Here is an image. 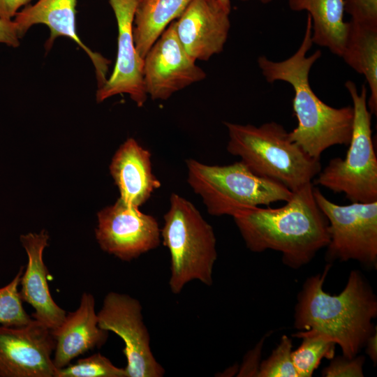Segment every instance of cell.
Here are the masks:
<instances>
[{"label":"cell","mask_w":377,"mask_h":377,"mask_svg":"<svg viewBox=\"0 0 377 377\" xmlns=\"http://www.w3.org/2000/svg\"><path fill=\"white\" fill-rule=\"evenodd\" d=\"M117 22V55L113 71L98 89L96 101L100 103L114 95L127 94L142 107L147 98L143 80V59L136 51L133 20L139 0H108Z\"/></svg>","instance_id":"obj_13"},{"label":"cell","mask_w":377,"mask_h":377,"mask_svg":"<svg viewBox=\"0 0 377 377\" xmlns=\"http://www.w3.org/2000/svg\"><path fill=\"white\" fill-rule=\"evenodd\" d=\"M32 0H0V18L13 20L20 9Z\"/></svg>","instance_id":"obj_30"},{"label":"cell","mask_w":377,"mask_h":377,"mask_svg":"<svg viewBox=\"0 0 377 377\" xmlns=\"http://www.w3.org/2000/svg\"><path fill=\"white\" fill-rule=\"evenodd\" d=\"M142 309L140 301L129 295L109 292L97 313L98 326L124 341L127 377H162L165 371L153 355Z\"/></svg>","instance_id":"obj_9"},{"label":"cell","mask_w":377,"mask_h":377,"mask_svg":"<svg viewBox=\"0 0 377 377\" xmlns=\"http://www.w3.org/2000/svg\"><path fill=\"white\" fill-rule=\"evenodd\" d=\"M330 365L322 371L325 377H363V365L365 358L355 356L349 359L344 356L331 359Z\"/></svg>","instance_id":"obj_26"},{"label":"cell","mask_w":377,"mask_h":377,"mask_svg":"<svg viewBox=\"0 0 377 377\" xmlns=\"http://www.w3.org/2000/svg\"><path fill=\"white\" fill-rule=\"evenodd\" d=\"M54 377H127L124 368L114 366L100 353L78 359L75 364L58 369Z\"/></svg>","instance_id":"obj_24"},{"label":"cell","mask_w":377,"mask_h":377,"mask_svg":"<svg viewBox=\"0 0 377 377\" xmlns=\"http://www.w3.org/2000/svg\"><path fill=\"white\" fill-rule=\"evenodd\" d=\"M350 21L377 26V0H343Z\"/></svg>","instance_id":"obj_27"},{"label":"cell","mask_w":377,"mask_h":377,"mask_svg":"<svg viewBox=\"0 0 377 377\" xmlns=\"http://www.w3.org/2000/svg\"><path fill=\"white\" fill-rule=\"evenodd\" d=\"M20 38L13 20L0 18V43L17 47Z\"/></svg>","instance_id":"obj_29"},{"label":"cell","mask_w":377,"mask_h":377,"mask_svg":"<svg viewBox=\"0 0 377 377\" xmlns=\"http://www.w3.org/2000/svg\"><path fill=\"white\" fill-rule=\"evenodd\" d=\"M313 182L293 191L277 208L256 207L233 216L246 246L252 252H281L286 266L308 264L330 242L329 223L313 195Z\"/></svg>","instance_id":"obj_1"},{"label":"cell","mask_w":377,"mask_h":377,"mask_svg":"<svg viewBox=\"0 0 377 377\" xmlns=\"http://www.w3.org/2000/svg\"><path fill=\"white\" fill-rule=\"evenodd\" d=\"M24 271L20 267L10 282L0 288V325L18 327L32 320L22 306L19 286Z\"/></svg>","instance_id":"obj_23"},{"label":"cell","mask_w":377,"mask_h":377,"mask_svg":"<svg viewBox=\"0 0 377 377\" xmlns=\"http://www.w3.org/2000/svg\"><path fill=\"white\" fill-rule=\"evenodd\" d=\"M191 1H138L133 34L136 51L142 59L163 31L182 15Z\"/></svg>","instance_id":"obj_21"},{"label":"cell","mask_w":377,"mask_h":377,"mask_svg":"<svg viewBox=\"0 0 377 377\" xmlns=\"http://www.w3.org/2000/svg\"><path fill=\"white\" fill-rule=\"evenodd\" d=\"M365 346H367L366 353L369 356L374 364H376L377 362V333L376 330L374 333L368 338L366 341Z\"/></svg>","instance_id":"obj_31"},{"label":"cell","mask_w":377,"mask_h":377,"mask_svg":"<svg viewBox=\"0 0 377 377\" xmlns=\"http://www.w3.org/2000/svg\"><path fill=\"white\" fill-rule=\"evenodd\" d=\"M311 20L307 15L305 32L297 50L289 58L275 61L260 56L258 65L269 83L283 81L294 90L293 108L297 126L290 140L311 157L320 160L322 153L334 145H348L353 133V106L333 108L316 96L309 83V72L320 58V50L306 56L313 45Z\"/></svg>","instance_id":"obj_2"},{"label":"cell","mask_w":377,"mask_h":377,"mask_svg":"<svg viewBox=\"0 0 377 377\" xmlns=\"http://www.w3.org/2000/svg\"><path fill=\"white\" fill-rule=\"evenodd\" d=\"M20 239L28 258L20 279L21 299L34 308L32 318L53 330L62 323L67 312L56 304L50 292L49 272L43 260L49 235L43 230L39 233L22 235Z\"/></svg>","instance_id":"obj_16"},{"label":"cell","mask_w":377,"mask_h":377,"mask_svg":"<svg viewBox=\"0 0 377 377\" xmlns=\"http://www.w3.org/2000/svg\"><path fill=\"white\" fill-rule=\"evenodd\" d=\"M96 240L101 249L130 262L157 248L161 229L156 218L119 198L98 212Z\"/></svg>","instance_id":"obj_10"},{"label":"cell","mask_w":377,"mask_h":377,"mask_svg":"<svg viewBox=\"0 0 377 377\" xmlns=\"http://www.w3.org/2000/svg\"><path fill=\"white\" fill-rule=\"evenodd\" d=\"M316 202L327 219L330 261L350 260L370 267L377 264V201L339 205L313 187Z\"/></svg>","instance_id":"obj_8"},{"label":"cell","mask_w":377,"mask_h":377,"mask_svg":"<svg viewBox=\"0 0 377 377\" xmlns=\"http://www.w3.org/2000/svg\"><path fill=\"white\" fill-rule=\"evenodd\" d=\"M206 77L180 43L172 21L143 59V80L152 100H167L174 93Z\"/></svg>","instance_id":"obj_12"},{"label":"cell","mask_w":377,"mask_h":377,"mask_svg":"<svg viewBox=\"0 0 377 377\" xmlns=\"http://www.w3.org/2000/svg\"><path fill=\"white\" fill-rule=\"evenodd\" d=\"M293 343L286 335L259 365L258 377H298L292 360Z\"/></svg>","instance_id":"obj_25"},{"label":"cell","mask_w":377,"mask_h":377,"mask_svg":"<svg viewBox=\"0 0 377 377\" xmlns=\"http://www.w3.org/2000/svg\"><path fill=\"white\" fill-rule=\"evenodd\" d=\"M186 165L188 184L213 216H233L246 209L286 202L293 193L283 185L256 175L241 161L211 165L189 158Z\"/></svg>","instance_id":"obj_6"},{"label":"cell","mask_w":377,"mask_h":377,"mask_svg":"<svg viewBox=\"0 0 377 377\" xmlns=\"http://www.w3.org/2000/svg\"><path fill=\"white\" fill-rule=\"evenodd\" d=\"M293 336L302 339L291 354L298 377L312 376L323 358L334 357L336 343L327 337L312 330L299 331Z\"/></svg>","instance_id":"obj_22"},{"label":"cell","mask_w":377,"mask_h":377,"mask_svg":"<svg viewBox=\"0 0 377 377\" xmlns=\"http://www.w3.org/2000/svg\"><path fill=\"white\" fill-rule=\"evenodd\" d=\"M151 154L135 139H127L117 149L110 165V172L120 197L127 204L140 207L161 186L154 175Z\"/></svg>","instance_id":"obj_18"},{"label":"cell","mask_w":377,"mask_h":377,"mask_svg":"<svg viewBox=\"0 0 377 377\" xmlns=\"http://www.w3.org/2000/svg\"><path fill=\"white\" fill-rule=\"evenodd\" d=\"M293 11L306 10L311 20L313 43L341 57L347 32L343 0H288Z\"/></svg>","instance_id":"obj_19"},{"label":"cell","mask_w":377,"mask_h":377,"mask_svg":"<svg viewBox=\"0 0 377 377\" xmlns=\"http://www.w3.org/2000/svg\"><path fill=\"white\" fill-rule=\"evenodd\" d=\"M353 102V133L345 158L331 159L314 182L334 193H342L352 202L377 201V158L371 137V113L365 84L358 92L355 84L345 82Z\"/></svg>","instance_id":"obj_7"},{"label":"cell","mask_w":377,"mask_h":377,"mask_svg":"<svg viewBox=\"0 0 377 377\" xmlns=\"http://www.w3.org/2000/svg\"><path fill=\"white\" fill-rule=\"evenodd\" d=\"M229 140L227 151L256 175L276 182L291 191L313 182L321 170L320 160L293 142L281 124L256 126L224 122Z\"/></svg>","instance_id":"obj_4"},{"label":"cell","mask_w":377,"mask_h":377,"mask_svg":"<svg viewBox=\"0 0 377 377\" xmlns=\"http://www.w3.org/2000/svg\"><path fill=\"white\" fill-rule=\"evenodd\" d=\"M163 220L161 238L170 256V291L179 294L188 283L195 280L211 286L217 259L216 239L212 226L194 205L174 193Z\"/></svg>","instance_id":"obj_5"},{"label":"cell","mask_w":377,"mask_h":377,"mask_svg":"<svg viewBox=\"0 0 377 377\" xmlns=\"http://www.w3.org/2000/svg\"><path fill=\"white\" fill-rule=\"evenodd\" d=\"M264 339L258 346L249 351L244 359L237 376H257L259 369V359Z\"/></svg>","instance_id":"obj_28"},{"label":"cell","mask_w":377,"mask_h":377,"mask_svg":"<svg viewBox=\"0 0 377 377\" xmlns=\"http://www.w3.org/2000/svg\"><path fill=\"white\" fill-rule=\"evenodd\" d=\"M331 265L322 273L306 279L297 297L294 327L315 330L330 339L351 359L365 346L376 330L377 300L371 286L357 270L350 272L343 290L330 295L323 289Z\"/></svg>","instance_id":"obj_3"},{"label":"cell","mask_w":377,"mask_h":377,"mask_svg":"<svg viewBox=\"0 0 377 377\" xmlns=\"http://www.w3.org/2000/svg\"><path fill=\"white\" fill-rule=\"evenodd\" d=\"M240 1H249V0H240ZM258 1H259L262 3H265V4L269 3L272 1V0H258Z\"/></svg>","instance_id":"obj_33"},{"label":"cell","mask_w":377,"mask_h":377,"mask_svg":"<svg viewBox=\"0 0 377 377\" xmlns=\"http://www.w3.org/2000/svg\"><path fill=\"white\" fill-rule=\"evenodd\" d=\"M229 14L218 0H192L175 21L177 37L194 61H207L223 50Z\"/></svg>","instance_id":"obj_14"},{"label":"cell","mask_w":377,"mask_h":377,"mask_svg":"<svg viewBox=\"0 0 377 377\" xmlns=\"http://www.w3.org/2000/svg\"><path fill=\"white\" fill-rule=\"evenodd\" d=\"M55 345L51 330L36 319L0 325V377H54Z\"/></svg>","instance_id":"obj_11"},{"label":"cell","mask_w":377,"mask_h":377,"mask_svg":"<svg viewBox=\"0 0 377 377\" xmlns=\"http://www.w3.org/2000/svg\"><path fill=\"white\" fill-rule=\"evenodd\" d=\"M51 331L56 341L52 360L57 369L89 350L101 348L109 334L98 326L95 299L87 292L82 294L78 308L67 313L62 323Z\"/></svg>","instance_id":"obj_17"},{"label":"cell","mask_w":377,"mask_h":377,"mask_svg":"<svg viewBox=\"0 0 377 377\" xmlns=\"http://www.w3.org/2000/svg\"><path fill=\"white\" fill-rule=\"evenodd\" d=\"M76 4L77 0H38L34 4L24 6L13 21L20 38L35 24L46 25L50 33L45 45L47 50L58 37H67L73 40L91 59L99 88L107 80L110 61L92 51L80 38L76 29Z\"/></svg>","instance_id":"obj_15"},{"label":"cell","mask_w":377,"mask_h":377,"mask_svg":"<svg viewBox=\"0 0 377 377\" xmlns=\"http://www.w3.org/2000/svg\"><path fill=\"white\" fill-rule=\"evenodd\" d=\"M222 6L229 13H230L231 5L230 0H218Z\"/></svg>","instance_id":"obj_32"},{"label":"cell","mask_w":377,"mask_h":377,"mask_svg":"<svg viewBox=\"0 0 377 377\" xmlns=\"http://www.w3.org/2000/svg\"><path fill=\"white\" fill-rule=\"evenodd\" d=\"M347 32L341 57L368 83V108L377 114V26L347 22Z\"/></svg>","instance_id":"obj_20"}]
</instances>
